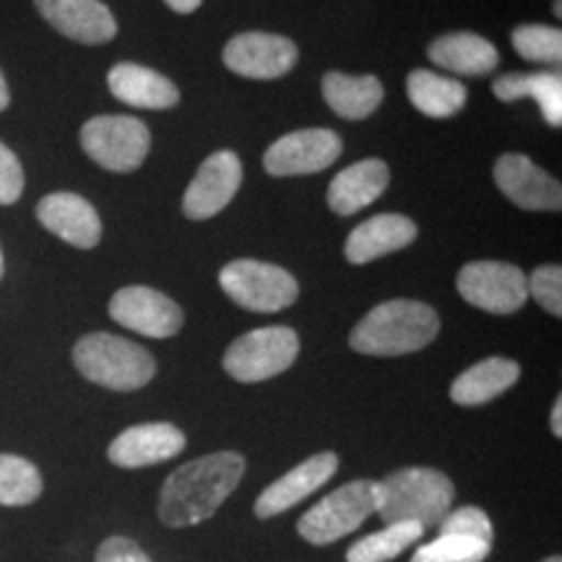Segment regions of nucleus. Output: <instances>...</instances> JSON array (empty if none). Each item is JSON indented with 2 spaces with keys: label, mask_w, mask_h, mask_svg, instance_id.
I'll list each match as a JSON object with an SVG mask.
<instances>
[{
  "label": "nucleus",
  "mask_w": 562,
  "mask_h": 562,
  "mask_svg": "<svg viewBox=\"0 0 562 562\" xmlns=\"http://www.w3.org/2000/svg\"><path fill=\"white\" fill-rule=\"evenodd\" d=\"M391 182L389 165L383 159H362L341 170L328 186V206L334 214L351 216L357 211L368 209L385 193Z\"/></svg>",
  "instance_id": "412c9836"
},
{
  "label": "nucleus",
  "mask_w": 562,
  "mask_h": 562,
  "mask_svg": "<svg viewBox=\"0 0 562 562\" xmlns=\"http://www.w3.org/2000/svg\"><path fill=\"white\" fill-rule=\"evenodd\" d=\"M300 50L290 37L269 32H243L224 47V66L245 79H281L297 66Z\"/></svg>",
  "instance_id": "f8f14e48"
},
{
  "label": "nucleus",
  "mask_w": 562,
  "mask_h": 562,
  "mask_svg": "<svg viewBox=\"0 0 562 562\" xmlns=\"http://www.w3.org/2000/svg\"><path fill=\"white\" fill-rule=\"evenodd\" d=\"M440 533H453V537H474L492 544L495 529H492L490 516L476 505H463L459 510H451L440 521Z\"/></svg>",
  "instance_id": "c756f323"
},
{
  "label": "nucleus",
  "mask_w": 562,
  "mask_h": 562,
  "mask_svg": "<svg viewBox=\"0 0 562 562\" xmlns=\"http://www.w3.org/2000/svg\"><path fill=\"white\" fill-rule=\"evenodd\" d=\"M220 284L235 305L252 313H279L294 305L300 294L297 279L281 266L240 258L220 271Z\"/></svg>",
  "instance_id": "0eeeda50"
},
{
  "label": "nucleus",
  "mask_w": 562,
  "mask_h": 562,
  "mask_svg": "<svg viewBox=\"0 0 562 562\" xmlns=\"http://www.w3.org/2000/svg\"><path fill=\"white\" fill-rule=\"evenodd\" d=\"M550 427H552V435H554V438H562V398H560V396L554 398L552 417H550Z\"/></svg>",
  "instance_id": "e433bc0d"
},
{
  "label": "nucleus",
  "mask_w": 562,
  "mask_h": 562,
  "mask_svg": "<svg viewBox=\"0 0 562 562\" xmlns=\"http://www.w3.org/2000/svg\"><path fill=\"white\" fill-rule=\"evenodd\" d=\"M245 474V459L235 451L206 453L182 463L159 492V521L170 529L203 524L222 508Z\"/></svg>",
  "instance_id": "f257e3e1"
},
{
  "label": "nucleus",
  "mask_w": 562,
  "mask_h": 562,
  "mask_svg": "<svg viewBox=\"0 0 562 562\" xmlns=\"http://www.w3.org/2000/svg\"><path fill=\"white\" fill-rule=\"evenodd\" d=\"M518 375H521L518 362L508 360V357H487V360L472 364L456 378L451 398L459 406H482L513 389Z\"/></svg>",
  "instance_id": "5701e85b"
},
{
  "label": "nucleus",
  "mask_w": 562,
  "mask_h": 562,
  "mask_svg": "<svg viewBox=\"0 0 562 562\" xmlns=\"http://www.w3.org/2000/svg\"><path fill=\"white\" fill-rule=\"evenodd\" d=\"M529 87H531V74H505L501 79L492 83V91L501 102H516V100H529Z\"/></svg>",
  "instance_id": "f704fd0d"
},
{
  "label": "nucleus",
  "mask_w": 562,
  "mask_h": 562,
  "mask_svg": "<svg viewBox=\"0 0 562 562\" xmlns=\"http://www.w3.org/2000/svg\"><path fill=\"white\" fill-rule=\"evenodd\" d=\"M427 55L435 66L459 76H487L501 63L497 47L474 32L442 34L432 42Z\"/></svg>",
  "instance_id": "4be33fe9"
},
{
  "label": "nucleus",
  "mask_w": 562,
  "mask_h": 562,
  "mask_svg": "<svg viewBox=\"0 0 562 562\" xmlns=\"http://www.w3.org/2000/svg\"><path fill=\"white\" fill-rule=\"evenodd\" d=\"M37 220L47 232L74 248L91 250L102 240L97 209L76 193H50L37 203Z\"/></svg>",
  "instance_id": "a211bd4d"
},
{
  "label": "nucleus",
  "mask_w": 562,
  "mask_h": 562,
  "mask_svg": "<svg viewBox=\"0 0 562 562\" xmlns=\"http://www.w3.org/2000/svg\"><path fill=\"white\" fill-rule=\"evenodd\" d=\"M440 334V315L417 300H389L357 323L349 347L370 357H402L425 349Z\"/></svg>",
  "instance_id": "f03ea898"
},
{
  "label": "nucleus",
  "mask_w": 562,
  "mask_h": 562,
  "mask_svg": "<svg viewBox=\"0 0 562 562\" xmlns=\"http://www.w3.org/2000/svg\"><path fill=\"white\" fill-rule=\"evenodd\" d=\"M381 503V482L357 480L334 490L331 495L315 503L311 510L302 513L297 521V533L305 542L315 547L334 544L349 537L368 521Z\"/></svg>",
  "instance_id": "39448f33"
},
{
  "label": "nucleus",
  "mask_w": 562,
  "mask_h": 562,
  "mask_svg": "<svg viewBox=\"0 0 562 562\" xmlns=\"http://www.w3.org/2000/svg\"><path fill=\"white\" fill-rule=\"evenodd\" d=\"M3 271H5V263H3V250H0V279H3Z\"/></svg>",
  "instance_id": "ea45409f"
},
{
  "label": "nucleus",
  "mask_w": 562,
  "mask_h": 562,
  "mask_svg": "<svg viewBox=\"0 0 562 562\" xmlns=\"http://www.w3.org/2000/svg\"><path fill=\"white\" fill-rule=\"evenodd\" d=\"M81 149L110 172H133L151 149V133L138 117L97 115L81 128Z\"/></svg>",
  "instance_id": "6e6552de"
},
{
  "label": "nucleus",
  "mask_w": 562,
  "mask_h": 562,
  "mask_svg": "<svg viewBox=\"0 0 562 562\" xmlns=\"http://www.w3.org/2000/svg\"><path fill=\"white\" fill-rule=\"evenodd\" d=\"M529 100H533L542 108L544 121L560 128L562 125V76L554 74H531V87H529Z\"/></svg>",
  "instance_id": "7c9ffc66"
},
{
  "label": "nucleus",
  "mask_w": 562,
  "mask_h": 562,
  "mask_svg": "<svg viewBox=\"0 0 562 562\" xmlns=\"http://www.w3.org/2000/svg\"><path fill=\"white\" fill-rule=\"evenodd\" d=\"M554 16H562V0H554Z\"/></svg>",
  "instance_id": "58836bf2"
},
{
  "label": "nucleus",
  "mask_w": 562,
  "mask_h": 562,
  "mask_svg": "<svg viewBox=\"0 0 562 562\" xmlns=\"http://www.w3.org/2000/svg\"><path fill=\"white\" fill-rule=\"evenodd\" d=\"M344 144L339 133L328 128H302L286 133L266 149L263 165L273 178L323 172L341 157Z\"/></svg>",
  "instance_id": "9d476101"
},
{
  "label": "nucleus",
  "mask_w": 562,
  "mask_h": 562,
  "mask_svg": "<svg viewBox=\"0 0 562 562\" xmlns=\"http://www.w3.org/2000/svg\"><path fill=\"white\" fill-rule=\"evenodd\" d=\"M243 186V165L235 151H214L203 161L182 195V211L188 220L203 222L224 211Z\"/></svg>",
  "instance_id": "ddd939ff"
},
{
  "label": "nucleus",
  "mask_w": 562,
  "mask_h": 562,
  "mask_svg": "<svg viewBox=\"0 0 562 562\" xmlns=\"http://www.w3.org/2000/svg\"><path fill=\"white\" fill-rule=\"evenodd\" d=\"M186 448V435L170 422H146L123 430L110 442L108 459L121 469H144L170 461Z\"/></svg>",
  "instance_id": "2eb2a0df"
},
{
  "label": "nucleus",
  "mask_w": 562,
  "mask_h": 562,
  "mask_svg": "<svg viewBox=\"0 0 562 562\" xmlns=\"http://www.w3.org/2000/svg\"><path fill=\"white\" fill-rule=\"evenodd\" d=\"M513 47L521 58L542 66H560L562 60V32L547 24H524L513 30Z\"/></svg>",
  "instance_id": "cd10ccee"
},
{
  "label": "nucleus",
  "mask_w": 562,
  "mask_h": 562,
  "mask_svg": "<svg viewBox=\"0 0 562 562\" xmlns=\"http://www.w3.org/2000/svg\"><path fill=\"white\" fill-rule=\"evenodd\" d=\"M34 5L63 37L81 45H104L117 34V21L102 0H34Z\"/></svg>",
  "instance_id": "dca6fc26"
},
{
  "label": "nucleus",
  "mask_w": 562,
  "mask_h": 562,
  "mask_svg": "<svg viewBox=\"0 0 562 562\" xmlns=\"http://www.w3.org/2000/svg\"><path fill=\"white\" fill-rule=\"evenodd\" d=\"M406 94H409L412 104L422 115L435 117V121L459 115L469 97L461 81L451 79V76L432 74V70L425 68L412 70L409 79H406Z\"/></svg>",
  "instance_id": "393cba45"
},
{
  "label": "nucleus",
  "mask_w": 562,
  "mask_h": 562,
  "mask_svg": "<svg viewBox=\"0 0 562 562\" xmlns=\"http://www.w3.org/2000/svg\"><path fill=\"white\" fill-rule=\"evenodd\" d=\"M456 487L451 476L440 469L409 467L398 469L381 482V503L378 516L383 524H419L422 529L440 526L451 513Z\"/></svg>",
  "instance_id": "7ed1b4c3"
},
{
  "label": "nucleus",
  "mask_w": 562,
  "mask_h": 562,
  "mask_svg": "<svg viewBox=\"0 0 562 562\" xmlns=\"http://www.w3.org/2000/svg\"><path fill=\"white\" fill-rule=\"evenodd\" d=\"M417 240V224L402 214H378L349 232L344 256L349 263L364 266L389 252L404 250Z\"/></svg>",
  "instance_id": "6ab92c4d"
},
{
  "label": "nucleus",
  "mask_w": 562,
  "mask_h": 562,
  "mask_svg": "<svg viewBox=\"0 0 562 562\" xmlns=\"http://www.w3.org/2000/svg\"><path fill=\"white\" fill-rule=\"evenodd\" d=\"M529 279V294L544 307L547 313H552L554 318L562 315V269L560 266H539Z\"/></svg>",
  "instance_id": "2f4dec72"
},
{
  "label": "nucleus",
  "mask_w": 562,
  "mask_h": 562,
  "mask_svg": "<svg viewBox=\"0 0 562 562\" xmlns=\"http://www.w3.org/2000/svg\"><path fill=\"white\" fill-rule=\"evenodd\" d=\"M323 100L347 121H364L383 102V83L375 76H344L339 70L323 76Z\"/></svg>",
  "instance_id": "b1692460"
},
{
  "label": "nucleus",
  "mask_w": 562,
  "mask_h": 562,
  "mask_svg": "<svg viewBox=\"0 0 562 562\" xmlns=\"http://www.w3.org/2000/svg\"><path fill=\"white\" fill-rule=\"evenodd\" d=\"M542 562H562V558H560V554H552V558H544Z\"/></svg>",
  "instance_id": "a19ab883"
},
{
  "label": "nucleus",
  "mask_w": 562,
  "mask_h": 562,
  "mask_svg": "<svg viewBox=\"0 0 562 562\" xmlns=\"http://www.w3.org/2000/svg\"><path fill=\"white\" fill-rule=\"evenodd\" d=\"M110 318L149 339H170L182 328V311L172 297L151 286L131 284L112 294Z\"/></svg>",
  "instance_id": "9b49d317"
},
{
  "label": "nucleus",
  "mask_w": 562,
  "mask_h": 562,
  "mask_svg": "<svg viewBox=\"0 0 562 562\" xmlns=\"http://www.w3.org/2000/svg\"><path fill=\"white\" fill-rule=\"evenodd\" d=\"M165 3L170 5L175 13H193L201 9L203 0H165Z\"/></svg>",
  "instance_id": "c9c22d12"
},
{
  "label": "nucleus",
  "mask_w": 562,
  "mask_h": 562,
  "mask_svg": "<svg viewBox=\"0 0 562 562\" xmlns=\"http://www.w3.org/2000/svg\"><path fill=\"white\" fill-rule=\"evenodd\" d=\"M422 537H425V529L419 524H389L351 544L347 562H391Z\"/></svg>",
  "instance_id": "bb28decb"
},
{
  "label": "nucleus",
  "mask_w": 562,
  "mask_h": 562,
  "mask_svg": "<svg viewBox=\"0 0 562 562\" xmlns=\"http://www.w3.org/2000/svg\"><path fill=\"white\" fill-rule=\"evenodd\" d=\"M11 104V94H9V83H5L3 70H0V112Z\"/></svg>",
  "instance_id": "4c0bfd02"
},
{
  "label": "nucleus",
  "mask_w": 562,
  "mask_h": 562,
  "mask_svg": "<svg viewBox=\"0 0 562 562\" xmlns=\"http://www.w3.org/2000/svg\"><path fill=\"white\" fill-rule=\"evenodd\" d=\"M339 469V456L331 451H323L311 456L307 461H302L300 467H294L292 472L279 476L277 482L269 484L256 501V516L258 518H273L279 513L294 508V505L311 497L315 490H321Z\"/></svg>",
  "instance_id": "f3484780"
},
{
  "label": "nucleus",
  "mask_w": 562,
  "mask_h": 562,
  "mask_svg": "<svg viewBox=\"0 0 562 562\" xmlns=\"http://www.w3.org/2000/svg\"><path fill=\"white\" fill-rule=\"evenodd\" d=\"M108 87L115 100L138 110H170L180 102V89L140 63H117L110 68Z\"/></svg>",
  "instance_id": "aec40b11"
},
{
  "label": "nucleus",
  "mask_w": 562,
  "mask_h": 562,
  "mask_svg": "<svg viewBox=\"0 0 562 562\" xmlns=\"http://www.w3.org/2000/svg\"><path fill=\"white\" fill-rule=\"evenodd\" d=\"M495 182L508 201L526 211H560V182L526 154H503L495 161Z\"/></svg>",
  "instance_id": "4468645a"
},
{
  "label": "nucleus",
  "mask_w": 562,
  "mask_h": 562,
  "mask_svg": "<svg viewBox=\"0 0 562 562\" xmlns=\"http://www.w3.org/2000/svg\"><path fill=\"white\" fill-rule=\"evenodd\" d=\"M45 482L40 469L30 459L13 453H0V505L24 508L40 501Z\"/></svg>",
  "instance_id": "a878e982"
},
{
  "label": "nucleus",
  "mask_w": 562,
  "mask_h": 562,
  "mask_svg": "<svg viewBox=\"0 0 562 562\" xmlns=\"http://www.w3.org/2000/svg\"><path fill=\"white\" fill-rule=\"evenodd\" d=\"M74 364L83 378L110 391H138L157 375L149 349L115 334H89L76 341Z\"/></svg>",
  "instance_id": "20e7f679"
},
{
  "label": "nucleus",
  "mask_w": 562,
  "mask_h": 562,
  "mask_svg": "<svg viewBox=\"0 0 562 562\" xmlns=\"http://www.w3.org/2000/svg\"><path fill=\"white\" fill-rule=\"evenodd\" d=\"M459 294L469 305L495 315L518 313L529 300V279L518 266L505 261H474L459 273Z\"/></svg>",
  "instance_id": "1a4fd4ad"
},
{
  "label": "nucleus",
  "mask_w": 562,
  "mask_h": 562,
  "mask_svg": "<svg viewBox=\"0 0 562 562\" xmlns=\"http://www.w3.org/2000/svg\"><path fill=\"white\" fill-rule=\"evenodd\" d=\"M300 355V336L290 326H266L243 334L224 351V370L240 383H261L286 372Z\"/></svg>",
  "instance_id": "423d86ee"
},
{
  "label": "nucleus",
  "mask_w": 562,
  "mask_h": 562,
  "mask_svg": "<svg viewBox=\"0 0 562 562\" xmlns=\"http://www.w3.org/2000/svg\"><path fill=\"white\" fill-rule=\"evenodd\" d=\"M492 552L490 542L474 537H453V533H440L432 542L422 544L414 552L412 562H482Z\"/></svg>",
  "instance_id": "c85d7f7f"
},
{
  "label": "nucleus",
  "mask_w": 562,
  "mask_h": 562,
  "mask_svg": "<svg viewBox=\"0 0 562 562\" xmlns=\"http://www.w3.org/2000/svg\"><path fill=\"white\" fill-rule=\"evenodd\" d=\"M94 562H151L149 554L131 537H110L100 544Z\"/></svg>",
  "instance_id": "72a5a7b5"
},
{
  "label": "nucleus",
  "mask_w": 562,
  "mask_h": 562,
  "mask_svg": "<svg viewBox=\"0 0 562 562\" xmlns=\"http://www.w3.org/2000/svg\"><path fill=\"white\" fill-rule=\"evenodd\" d=\"M24 167L9 146L0 144V206H11L24 193Z\"/></svg>",
  "instance_id": "473e14b6"
}]
</instances>
